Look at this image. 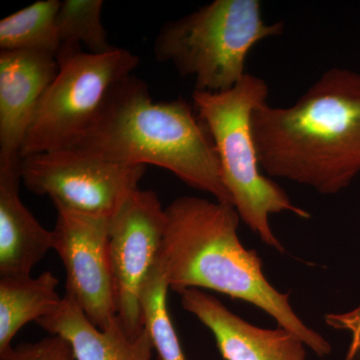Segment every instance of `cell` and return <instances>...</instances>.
<instances>
[{
  "mask_svg": "<svg viewBox=\"0 0 360 360\" xmlns=\"http://www.w3.org/2000/svg\"><path fill=\"white\" fill-rule=\"evenodd\" d=\"M56 56L0 52V163L20 160L23 142L44 92L58 75Z\"/></svg>",
  "mask_w": 360,
  "mask_h": 360,
  "instance_id": "10",
  "label": "cell"
},
{
  "mask_svg": "<svg viewBox=\"0 0 360 360\" xmlns=\"http://www.w3.org/2000/svg\"><path fill=\"white\" fill-rule=\"evenodd\" d=\"M37 323L51 335L68 340L77 360H151L153 345L146 328L132 338L116 316L101 330L65 297L56 311Z\"/></svg>",
  "mask_w": 360,
  "mask_h": 360,
  "instance_id": "13",
  "label": "cell"
},
{
  "mask_svg": "<svg viewBox=\"0 0 360 360\" xmlns=\"http://www.w3.org/2000/svg\"><path fill=\"white\" fill-rule=\"evenodd\" d=\"M20 160L0 165V277L28 276L53 250L46 231L20 196Z\"/></svg>",
  "mask_w": 360,
  "mask_h": 360,
  "instance_id": "12",
  "label": "cell"
},
{
  "mask_svg": "<svg viewBox=\"0 0 360 360\" xmlns=\"http://www.w3.org/2000/svg\"><path fill=\"white\" fill-rule=\"evenodd\" d=\"M58 281L51 271L39 276L0 277V354L11 347L26 323L39 321L58 309Z\"/></svg>",
  "mask_w": 360,
  "mask_h": 360,
  "instance_id": "14",
  "label": "cell"
},
{
  "mask_svg": "<svg viewBox=\"0 0 360 360\" xmlns=\"http://www.w3.org/2000/svg\"><path fill=\"white\" fill-rule=\"evenodd\" d=\"M146 169L71 148L25 156L20 163L28 191L49 196L56 208L106 217L139 188Z\"/></svg>",
  "mask_w": 360,
  "mask_h": 360,
  "instance_id": "7",
  "label": "cell"
},
{
  "mask_svg": "<svg viewBox=\"0 0 360 360\" xmlns=\"http://www.w3.org/2000/svg\"><path fill=\"white\" fill-rule=\"evenodd\" d=\"M61 1L39 0L0 20L1 51H35L58 56L56 16Z\"/></svg>",
  "mask_w": 360,
  "mask_h": 360,
  "instance_id": "15",
  "label": "cell"
},
{
  "mask_svg": "<svg viewBox=\"0 0 360 360\" xmlns=\"http://www.w3.org/2000/svg\"><path fill=\"white\" fill-rule=\"evenodd\" d=\"M103 0L61 1L56 27L61 45H84L90 53H104L115 49L108 41L103 25Z\"/></svg>",
  "mask_w": 360,
  "mask_h": 360,
  "instance_id": "17",
  "label": "cell"
},
{
  "mask_svg": "<svg viewBox=\"0 0 360 360\" xmlns=\"http://www.w3.org/2000/svg\"><path fill=\"white\" fill-rule=\"evenodd\" d=\"M251 125L262 172L340 193L360 174V73L330 68L292 105H260Z\"/></svg>",
  "mask_w": 360,
  "mask_h": 360,
  "instance_id": "1",
  "label": "cell"
},
{
  "mask_svg": "<svg viewBox=\"0 0 360 360\" xmlns=\"http://www.w3.org/2000/svg\"><path fill=\"white\" fill-rule=\"evenodd\" d=\"M168 290L165 274L156 262L141 293L144 328L150 336L158 360H187L168 314Z\"/></svg>",
  "mask_w": 360,
  "mask_h": 360,
  "instance_id": "16",
  "label": "cell"
},
{
  "mask_svg": "<svg viewBox=\"0 0 360 360\" xmlns=\"http://www.w3.org/2000/svg\"><path fill=\"white\" fill-rule=\"evenodd\" d=\"M326 322L330 328L345 330L352 335L347 359L357 360L360 355V305L356 309L343 314L326 315Z\"/></svg>",
  "mask_w": 360,
  "mask_h": 360,
  "instance_id": "19",
  "label": "cell"
},
{
  "mask_svg": "<svg viewBox=\"0 0 360 360\" xmlns=\"http://www.w3.org/2000/svg\"><path fill=\"white\" fill-rule=\"evenodd\" d=\"M0 360H77L65 338L51 335L37 342H25L0 354Z\"/></svg>",
  "mask_w": 360,
  "mask_h": 360,
  "instance_id": "18",
  "label": "cell"
},
{
  "mask_svg": "<svg viewBox=\"0 0 360 360\" xmlns=\"http://www.w3.org/2000/svg\"><path fill=\"white\" fill-rule=\"evenodd\" d=\"M56 210L53 250L65 265V297L104 330L117 316L110 259L111 217Z\"/></svg>",
  "mask_w": 360,
  "mask_h": 360,
  "instance_id": "9",
  "label": "cell"
},
{
  "mask_svg": "<svg viewBox=\"0 0 360 360\" xmlns=\"http://www.w3.org/2000/svg\"><path fill=\"white\" fill-rule=\"evenodd\" d=\"M167 222L158 265L170 290L205 288L250 303L274 317L281 328L323 357L331 347L300 319L290 295L276 290L264 274L257 251L238 236L239 214L226 203L181 196L165 208Z\"/></svg>",
  "mask_w": 360,
  "mask_h": 360,
  "instance_id": "2",
  "label": "cell"
},
{
  "mask_svg": "<svg viewBox=\"0 0 360 360\" xmlns=\"http://www.w3.org/2000/svg\"><path fill=\"white\" fill-rule=\"evenodd\" d=\"M184 99L155 103L134 75L115 84L71 149L127 165H155L233 205L210 132ZM66 148V149H68Z\"/></svg>",
  "mask_w": 360,
  "mask_h": 360,
  "instance_id": "3",
  "label": "cell"
},
{
  "mask_svg": "<svg viewBox=\"0 0 360 360\" xmlns=\"http://www.w3.org/2000/svg\"><path fill=\"white\" fill-rule=\"evenodd\" d=\"M165 208L155 193L139 188L111 217L110 259L116 314L132 338L143 330L141 293L160 257Z\"/></svg>",
  "mask_w": 360,
  "mask_h": 360,
  "instance_id": "8",
  "label": "cell"
},
{
  "mask_svg": "<svg viewBox=\"0 0 360 360\" xmlns=\"http://www.w3.org/2000/svg\"><path fill=\"white\" fill-rule=\"evenodd\" d=\"M258 0H214L161 27L153 44L156 60L194 79V91L221 92L246 75L251 49L279 37L283 23L267 25Z\"/></svg>",
  "mask_w": 360,
  "mask_h": 360,
  "instance_id": "5",
  "label": "cell"
},
{
  "mask_svg": "<svg viewBox=\"0 0 360 360\" xmlns=\"http://www.w3.org/2000/svg\"><path fill=\"white\" fill-rule=\"evenodd\" d=\"M56 59L58 75L40 101L20 158L70 148L94 122L111 89L139 65L127 49L90 53L77 44L61 45Z\"/></svg>",
  "mask_w": 360,
  "mask_h": 360,
  "instance_id": "6",
  "label": "cell"
},
{
  "mask_svg": "<svg viewBox=\"0 0 360 360\" xmlns=\"http://www.w3.org/2000/svg\"><path fill=\"white\" fill-rule=\"evenodd\" d=\"M184 309L212 331L224 360H305V345L279 326L265 329L234 314L215 296L198 288L177 292Z\"/></svg>",
  "mask_w": 360,
  "mask_h": 360,
  "instance_id": "11",
  "label": "cell"
},
{
  "mask_svg": "<svg viewBox=\"0 0 360 360\" xmlns=\"http://www.w3.org/2000/svg\"><path fill=\"white\" fill-rule=\"evenodd\" d=\"M269 94L262 78L246 73L225 91H193V101L212 136L222 179L239 217L265 245L283 252V246L270 226V215L290 212L309 219L310 213L293 205L260 167L251 120L255 110L267 103Z\"/></svg>",
  "mask_w": 360,
  "mask_h": 360,
  "instance_id": "4",
  "label": "cell"
}]
</instances>
